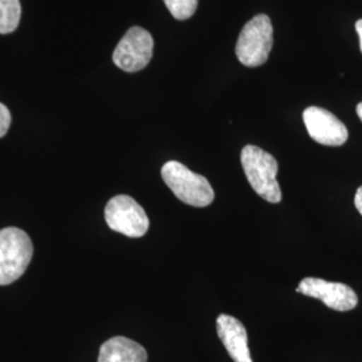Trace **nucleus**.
Wrapping results in <instances>:
<instances>
[{"label":"nucleus","instance_id":"obj_1","mask_svg":"<svg viewBox=\"0 0 362 362\" xmlns=\"http://www.w3.org/2000/svg\"><path fill=\"white\" fill-rule=\"evenodd\" d=\"M240 161L252 189L269 203H281L282 191L276 180L279 168L275 157L255 145H247L242 149Z\"/></svg>","mask_w":362,"mask_h":362},{"label":"nucleus","instance_id":"obj_2","mask_svg":"<svg viewBox=\"0 0 362 362\" xmlns=\"http://www.w3.org/2000/svg\"><path fill=\"white\" fill-rule=\"evenodd\" d=\"M34 246L23 230L7 227L0 230V286L18 281L31 263Z\"/></svg>","mask_w":362,"mask_h":362},{"label":"nucleus","instance_id":"obj_3","mask_svg":"<svg viewBox=\"0 0 362 362\" xmlns=\"http://www.w3.org/2000/svg\"><path fill=\"white\" fill-rule=\"evenodd\" d=\"M161 177L176 197L188 206L207 207L215 199L209 181L179 161L165 163L161 168Z\"/></svg>","mask_w":362,"mask_h":362},{"label":"nucleus","instance_id":"obj_4","mask_svg":"<svg viewBox=\"0 0 362 362\" xmlns=\"http://www.w3.org/2000/svg\"><path fill=\"white\" fill-rule=\"evenodd\" d=\"M272 21L264 13H259L247 22L235 49L242 65L258 67L266 64L272 49Z\"/></svg>","mask_w":362,"mask_h":362},{"label":"nucleus","instance_id":"obj_5","mask_svg":"<svg viewBox=\"0 0 362 362\" xmlns=\"http://www.w3.org/2000/svg\"><path fill=\"white\" fill-rule=\"evenodd\" d=\"M105 220L110 230L128 238H141L149 230L146 212L128 194H117L107 202Z\"/></svg>","mask_w":362,"mask_h":362},{"label":"nucleus","instance_id":"obj_6","mask_svg":"<svg viewBox=\"0 0 362 362\" xmlns=\"http://www.w3.org/2000/svg\"><path fill=\"white\" fill-rule=\"evenodd\" d=\"M155 42L149 31L141 27H132L117 45L113 62L127 73H136L145 69L153 57Z\"/></svg>","mask_w":362,"mask_h":362},{"label":"nucleus","instance_id":"obj_7","mask_svg":"<svg viewBox=\"0 0 362 362\" xmlns=\"http://www.w3.org/2000/svg\"><path fill=\"white\" fill-rule=\"evenodd\" d=\"M296 291L308 297L320 299L327 308L336 311L353 310L358 303L357 294L349 286L327 282L320 278L302 279Z\"/></svg>","mask_w":362,"mask_h":362},{"label":"nucleus","instance_id":"obj_8","mask_svg":"<svg viewBox=\"0 0 362 362\" xmlns=\"http://www.w3.org/2000/svg\"><path fill=\"white\" fill-rule=\"evenodd\" d=\"M303 122L315 143L327 146H341L348 141L346 127L329 110L310 106L303 112Z\"/></svg>","mask_w":362,"mask_h":362},{"label":"nucleus","instance_id":"obj_9","mask_svg":"<svg viewBox=\"0 0 362 362\" xmlns=\"http://www.w3.org/2000/svg\"><path fill=\"white\" fill-rule=\"evenodd\" d=\"M216 327L220 341L233 361L252 362L246 327L239 320L227 314H221L216 321Z\"/></svg>","mask_w":362,"mask_h":362},{"label":"nucleus","instance_id":"obj_10","mask_svg":"<svg viewBox=\"0 0 362 362\" xmlns=\"http://www.w3.org/2000/svg\"><path fill=\"white\" fill-rule=\"evenodd\" d=\"M148 353L139 342L117 336L103 344L98 353V362H146Z\"/></svg>","mask_w":362,"mask_h":362},{"label":"nucleus","instance_id":"obj_11","mask_svg":"<svg viewBox=\"0 0 362 362\" xmlns=\"http://www.w3.org/2000/svg\"><path fill=\"white\" fill-rule=\"evenodd\" d=\"M22 7L19 0H0V34H10L19 26Z\"/></svg>","mask_w":362,"mask_h":362},{"label":"nucleus","instance_id":"obj_12","mask_svg":"<svg viewBox=\"0 0 362 362\" xmlns=\"http://www.w3.org/2000/svg\"><path fill=\"white\" fill-rule=\"evenodd\" d=\"M164 3L175 19L187 21L196 13L199 0H164Z\"/></svg>","mask_w":362,"mask_h":362},{"label":"nucleus","instance_id":"obj_13","mask_svg":"<svg viewBox=\"0 0 362 362\" xmlns=\"http://www.w3.org/2000/svg\"><path fill=\"white\" fill-rule=\"evenodd\" d=\"M11 125V113L6 105L0 104V139L7 134Z\"/></svg>","mask_w":362,"mask_h":362},{"label":"nucleus","instance_id":"obj_14","mask_svg":"<svg viewBox=\"0 0 362 362\" xmlns=\"http://www.w3.org/2000/svg\"><path fill=\"white\" fill-rule=\"evenodd\" d=\"M354 204H356V208H357V211L360 212L362 215V185L357 189V192H356V197H354Z\"/></svg>","mask_w":362,"mask_h":362},{"label":"nucleus","instance_id":"obj_15","mask_svg":"<svg viewBox=\"0 0 362 362\" xmlns=\"http://www.w3.org/2000/svg\"><path fill=\"white\" fill-rule=\"evenodd\" d=\"M356 31H357V34L360 37V49H361L362 52V19L356 22Z\"/></svg>","mask_w":362,"mask_h":362},{"label":"nucleus","instance_id":"obj_16","mask_svg":"<svg viewBox=\"0 0 362 362\" xmlns=\"http://www.w3.org/2000/svg\"><path fill=\"white\" fill-rule=\"evenodd\" d=\"M357 115L360 117V119L362 121V103L357 105Z\"/></svg>","mask_w":362,"mask_h":362}]
</instances>
